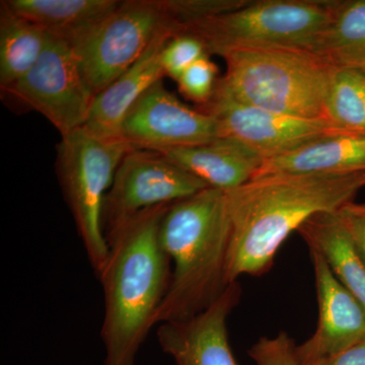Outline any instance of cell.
Here are the masks:
<instances>
[{"mask_svg":"<svg viewBox=\"0 0 365 365\" xmlns=\"http://www.w3.org/2000/svg\"><path fill=\"white\" fill-rule=\"evenodd\" d=\"M364 187L365 173L280 174L254 178L227 191V284L267 272L292 232L318 213L340 210Z\"/></svg>","mask_w":365,"mask_h":365,"instance_id":"obj_1","label":"cell"},{"mask_svg":"<svg viewBox=\"0 0 365 365\" xmlns=\"http://www.w3.org/2000/svg\"><path fill=\"white\" fill-rule=\"evenodd\" d=\"M170 205L144 210L107 237L109 256L97 275L105 299V365H135L155 326L172 280V261L160 241V222Z\"/></svg>","mask_w":365,"mask_h":365,"instance_id":"obj_2","label":"cell"},{"mask_svg":"<svg viewBox=\"0 0 365 365\" xmlns=\"http://www.w3.org/2000/svg\"><path fill=\"white\" fill-rule=\"evenodd\" d=\"M230 225L227 192L206 188L170 204L160 241L174 270L155 326L202 313L220 299L227 282Z\"/></svg>","mask_w":365,"mask_h":365,"instance_id":"obj_3","label":"cell"},{"mask_svg":"<svg viewBox=\"0 0 365 365\" xmlns=\"http://www.w3.org/2000/svg\"><path fill=\"white\" fill-rule=\"evenodd\" d=\"M222 58L227 71L215 91L242 104L329 121L327 102L337 69L316 53L304 48H245Z\"/></svg>","mask_w":365,"mask_h":365,"instance_id":"obj_4","label":"cell"},{"mask_svg":"<svg viewBox=\"0 0 365 365\" xmlns=\"http://www.w3.org/2000/svg\"><path fill=\"white\" fill-rule=\"evenodd\" d=\"M338 0H247L225 13L182 28L202 41L206 51L222 57L245 48L309 49L332 20Z\"/></svg>","mask_w":365,"mask_h":365,"instance_id":"obj_5","label":"cell"},{"mask_svg":"<svg viewBox=\"0 0 365 365\" xmlns=\"http://www.w3.org/2000/svg\"><path fill=\"white\" fill-rule=\"evenodd\" d=\"M132 150L123 137L103 138L85 127L61 137L57 146L60 186L97 275L104 268L110 251L103 228L105 198L120 163Z\"/></svg>","mask_w":365,"mask_h":365,"instance_id":"obj_6","label":"cell"},{"mask_svg":"<svg viewBox=\"0 0 365 365\" xmlns=\"http://www.w3.org/2000/svg\"><path fill=\"white\" fill-rule=\"evenodd\" d=\"M177 0H127L68 43L93 95L116 81L165 31L181 33Z\"/></svg>","mask_w":365,"mask_h":365,"instance_id":"obj_7","label":"cell"},{"mask_svg":"<svg viewBox=\"0 0 365 365\" xmlns=\"http://www.w3.org/2000/svg\"><path fill=\"white\" fill-rule=\"evenodd\" d=\"M1 91L24 107L40 113L61 137L85 127L95 98L71 46L51 35L35 66Z\"/></svg>","mask_w":365,"mask_h":365,"instance_id":"obj_8","label":"cell"},{"mask_svg":"<svg viewBox=\"0 0 365 365\" xmlns=\"http://www.w3.org/2000/svg\"><path fill=\"white\" fill-rule=\"evenodd\" d=\"M209 188L158 151L132 150L118 168L105 198L103 228L109 235L148 209L168 205Z\"/></svg>","mask_w":365,"mask_h":365,"instance_id":"obj_9","label":"cell"},{"mask_svg":"<svg viewBox=\"0 0 365 365\" xmlns=\"http://www.w3.org/2000/svg\"><path fill=\"white\" fill-rule=\"evenodd\" d=\"M200 110L215 118L218 137L244 144L264 162L323 139L348 134L327 120L269 111L237 102L217 91Z\"/></svg>","mask_w":365,"mask_h":365,"instance_id":"obj_10","label":"cell"},{"mask_svg":"<svg viewBox=\"0 0 365 365\" xmlns=\"http://www.w3.org/2000/svg\"><path fill=\"white\" fill-rule=\"evenodd\" d=\"M122 137L134 150L163 151L202 145L218 136L215 118L182 104L160 81L127 113Z\"/></svg>","mask_w":365,"mask_h":365,"instance_id":"obj_11","label":"cell"},{"mask_svg":"<svg viewBox=\"0 0 365 365\" xmlns=\"http://www.w3.org/2000/svg\"><path fill=\"white\" fill-rule=\"evenodd\" d=\"M318 295L316 332L297 347L300 364L333 356L365 340V309L338 281L325 259L311 251Z\"/></svg>","mask_w":365,"mask_h":365,"instance_id":"obj_12","label":"cell"},{"mask_svg":"<svg viewBox=\"0 0 365 365\" xmlns=\"http://www.w3.org/2000/svg\"><path fill=\"white\" fill-rule=\"evenodd\" d=\"M239 281L202 313L158 325V344L177 365H237L230 349L227 319L241 299Z\"/></svg>","mask_w":365,"mask_h":365,"instance_id":"obj_13","label":"cell"},{"mask_svg":"<svg viewBox=\"0 0 365 365\" xmlns=\"http://www.w3.org/2000/svg\"><path fill=\"white\" fill-rule=\"evenodd\" d=\"M176 35V31L173 30L160 33L130 68L95 96L85 125L86 130L103 138L122 137V125L132 106L165 76L162 66L163 49Z\"/></svg>","mask_w":365,"mask_h":365,"instance_id":"obj_14","label":"cell"},{"mask_svg":"<svg viewBox=\"0 0 365 365\" xmlns=\"http://www.w3.org/2000/svg\"><path fill=\"white\" fill-rule=\"evenodd\" d=\"M209 188L230 191L253 179L264 160L244 144L217 137L211 143L158 151Z\"/></svg>","mask_w":365,"mask_h":365,"instance_id":"obj_15","label":"cell"},{"mask_svg":"<svg viewBox=\"0 0 365 365\" xmlns=\"http://www.w3.org/2000/svg\"><path fill=\"white\" fill-rule=\"evenodd\" d=\"M338 211L314 215L297 232L309 251L325 259L334 276L365 309V263Z\"/></svg>","mask_w":365,"mask_h":365,"instance_id":"obj_16","label":"cell"},{"mask_svg":"<svg viewBox=\"0 0 365 365\" xmlns=\"http://www.w3.org/2000/svg\"><path fill=\"white\" fill-rule=\"evenodd\" d=\"M355 173H365V135L344 134L265 160L254 178L280 174Z\"/></svg>","mask_w":365,"mask_h":365,"instance_id":"obj_17","label":"cell"},{"mask_svg":"<svg viewBox=\"0 0 365 365\" xmlns=\"http://www.w3.org/2000/svg\"><path fill=\"white\" fill-rule=\"evenodd\" d=\"M14 14L71 42L114 11L117 0H6Z\"/></svg>","mask_w":365,"mask_h":365,"instance_id":"obj_18","label":"cell"},{"mask_svg":"<svg viewBox=\"0 0 365 365\" xmlns=\"http://www.w3.org/2000/svg\"><path fill=\"white\" fill-rule=\"evenodd\" d=\"M309 50L336 69L365 73V0H338L332 20Z\"/></svg>","mask_w":365,"mask_h":365,"instance_id":"obj_19","label":"cell"},{"mask_svg":"<svg viewBox=\"0 0 365 365\" xmlns=\"http://www.w3.org/2000/svg\"><path fill=\"white\" fill-rule=\"evenodd\" d=\"M50 40L46 31L0 6V88L6 90L35 66Z\"/></svg>","mask_w":365,"mask_h":365,"instance_id":"obj_20","label":"cell"},{"mask_svg":"<svg viewBox=\"0 0 365 365\" xmlns=\"http://www.w3.org/2000/svg\"><path fill=\"white\" fill-rule=\"evenodd\" d=\"M327 117L345 133L365 135L364 72L337 69L327 102Z\"/></svg>","mask_w":365,"mask_h":365,"instance_id":"obj_21","label":"cell"},{"mask_svg":"<svg viewBox=\"0 0 365 365\" xmlns=\"http://www.w3.org/2000/svg\"><path fill=\"white\" fill-rule=\"evenodd\" d=\"M206 55L208 54L202 41L190 34H178L163 47V71L165 76L177 81L192 64Z\"/></svg>","mask_w":365,"mask_h":365,"instance_id":"obj_22","label":"cell"},{"mask_svg":"<svg viewBox=\"0 0 365 365\" xmlns=\"http://www.w3.org/2000/svg\"><path fill=\"white\" fill-rule=\"evenodd\" d=\"M218 68L209 55L197 60L177 79L178 88L188 100L197 104H207L217 85Z\"/></svg>","mask_w":365,"mask_h":365,"instance_id":"obj_23","label":"cell"},{"mask_svg":"<svg viewBox=\"0 0 365 365\" xmlns=\"http://www.w3.org/2000/svg\"><path fill=\"white\" fill-rule=\"evenodd\" d=\"M297 346L284 331L274 337H262L249 350L256 365H300Z\"/></svg>","mask_w":365,"mask_h":365,"instance_id":"obj_24","label":"cell"},{"mask_svg":"<svg viewBox=\"0 0 365 365\" xmlns=\"http://www.w3.org/2000/svg\"><path fill=\"white\" fill-rule=\"evenodd\" d=\"M338 212L365 263V203L351 201L345 204Z\"/></svg>","mask_w":365,"mask_h":365,"instance_id":"obj_25","label":"cell"},{"mask_svg":"<svg viewBox=\"0 0 365 365\" xmlns=\"http://www.w3.org/2000/svg\"><path fill=\"white\" fill-rule=\"evenodd\" d=\"M300 365H365V340L333 356Z\"/></svg>","mask_w":365,"mask_h":365,"instance_id":"obj_26","label":"cell"}]
</instances>
